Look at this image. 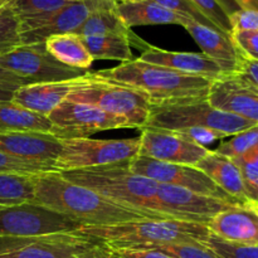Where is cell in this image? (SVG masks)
Returning a JSON list of instances; mask_svg holds the SVG:
<instances>
[{"mask_svg": "<svg viewBox=\"0 0 258 258\" xmlns=\"http://www.w3.org/2000/svg\"><path fill=\"white\" fill-rule=\"evenodd\" d=\"M232 32L236 30H251L258 32V12L256 10L239 9L234 14L229 15Z\"/></svg>", "mask_w": 258, "mask_h": 258, "instance_id": "cell-40", "label": "cell"}, {"mask_svg": "<svg viewBox=\"0 0 258 258\" xmlns=\"http://www.w3.org/2000/svg\"><path fill=\"white\" fill-rule=\"evenodd\" d=\"M208 101L214 108L258 125V90L238 73H227L212 82Z\"/></svg>", "mask_w": 258, "mask_h": 258, "instance_id": "cell-16", "label": "cell"}, {"mask_svg": "<svg viewBox=\"0 0 258 258\" xmlns=\"http://www.w3.org/2000/svg\"><path fill=\"white\" fill-rule=\"evenodd\" d=\"M0 82H5V83H12V85H17V86H25L29 85L24 78L19 77V76L14 75L10 71L5 70V68L0 67Z\"/></svg>", "mask_w": 258, "mask_h": 258, "instance_id": "cell-43", "label": "cell"}, {"mask_svg": "<svg viewBox=\"0 0 258 258\" xmlns=\"http://www.w3.org/2000/svg\"><path fill=\"white\" fill-rule=\"evenodd\" d=\"M199 170L208 175L222 190L236 199L241 204H248L252 202L247 193L241 169L232 159L221 155L214 150L208 154L196 165Z\"/></svg>", "mask_w": 258, "mask_h": 258, "instance_id": "cell-22", "label": "cell"}, {"mask_svg": "<svg viewBox=\"0 0 258 258\" xmlns=\"http://www.w3.org/2000/svg\"><path fill=\"white\" fill-rule=\"evenodd\" d=\"M140 138L96 140L82 138L62 140V150L54 163L57 171L98 168L130 161L139 155Z\"/></svg>", "mask_w": 258, "mask_h": 258, "instance_id": "cell-8", "label": "cell"}, {"mask_svg": "<svg viewBox=\"0 0 258 258\" xmlns=\"http://www.w3.org/2000/svg\"><path fill=\"white\" fill-rule=\"evenodd\" d=\"M33 184L34 203L72 217L82 226H111L140 219H160L72 183L63 178L59 171L33 175Z\"/></svg>", "mask_w": 258, "mask_h": 258, "instance_id": "cell-1", "label": "cell"}, {"mask_svg": "<svg viewBox=\"0 0 258 258\" xmlns=\"http://www.w3.org/2000/svg\"><path fill=\"white\" fill-rule=\"evenodd\" d=\"M116 12L130 29L140 25L178 24L183 27L188 20H193L173 10L166 9L153 0L133 4H116Z\"/></svg>", "mask_w": 258, "mask_h": 258, "instance_id": "cell-23", "label": "cell"}, {"mask_svg": "<svg viewBox=\"0 0 258 258\" xmlns=\"http://www.w3.org/2000/svg\"><path fill=\"white\" fill-rule=\"evenodd\" d=\"M112 253H113V252H112ZM111 258H117V257H116V256H115V254H113V256H112V257H111Z\"/></svg>", "mask_w": 258, "mask_h": 258, "instance_id": "cell-49", "label": "cell"}, {"mask_svg": "<svg viewBox=\"0 0 258 258\" xmlns=\"http://www.w3.org/2000/svg\"><path fill=\"white\" fill-rule=\"evenodd\" d=\"M57 171L53 165L49 164L34 163V161L23 160L0 153V173L3 174H18V175H39L44 173Z\"/></svg>", "mask_w": 258, "mask_h": 258, "instance_id": "cell-33", "label": "cell"}, {"mask_svg": "<svg viewBox=\"0 0 258 258\" xmlns=\"http://www.w3.org/2000/svg\"><path fill=\"white\" fill-rule=\"evenodd\" d=\"M153 2L158 3V4L163 5L164 8L169 10H173V12L178 13V14L184 15L186 18H190L194 22L199 23V24L207 25V27H211L213 29H217L201 12L196 8V5L190 2V0H153ZM218 30V29H217ZM221 32V30H219Z\"/></svg>", "mask_w": 258, "mask_h": 258, "instance_id": "cell-37", "label": "cell"}, {"mask_svg": "<svg viewBox=\"0 0 258 258\" xmlns=\"http://www.w3.org/2000/svg\"><path fill=\"white\" fill-rule=\"evenodd\" d=\"M19 87H20V86L12 85V83L0 82V103L13 101V96H14V92Z\"/></svg>", "mask_w": 258, "mask_h": 258, "instance_id": "cell-44", "label": "cell"}, {"mask_svg": "<svg viewBox=\"0 0 258 258\" xmlns=\"http://www.w3.org/2000/svg\"><path fill=\"white\" fill-rule=\"evenodd\" d=\"M62 150V140L49 133L8 131L0 133V153L23 160L54 166Z\"/></svg>", "mask_w": 258, "mask_h": 258, "instance_id": "cell-18", "label": "cell"}, {"mask_svg": "<svg viewBox=\"0 0 258 258\" xmlns=\"http://www.w3.org/2000/svg\"><path fill=\"white\" fill-rule=\"evenodd\" d=\"M209 149L191 143L175 131L141 128L139 156L164 161L196 166Z\"/></svg>", "mask_w": 258, "mask_h": 258, "instance_id": "cell-15", "label": "cell"}, {"mask_svg": "<svg viewBox=\"0 0 258 258\" xmlns=\"http://www.w3.org/2000/svg\"><path fill=\"white\" fill-rule=\"evenodd\" d=\"M81 38L95 60H120L123 63L134 59L130 38L123 35H90Z\"/></svg>", "mask_w": 258, "mask_h": 258, "instance_id": "cell-27", "label": "cell"}, {"mask_svg": "<svg viewBox=\"0 0 258 258\" xmlns=\"http://www.w3.org/2000/svg\"><path fill=\"white\" fill-rule=\"evenodd\" d=\"M116 4H133V3H140L145 2V0H113Z\"/></svg>", "mask_w": 258, "mask_h": 258, "instance_id": "cell-47", "label": "cell"}, {"mask_svg": "<svg viewBox=\"0 0 258 258\" xmlns=\"http://www.w3.org/2000/svg\"><path fill=\"white\" fill-rule=\"evenodd\" d=\"M190 2L217 29L231 37L232 27L229 15L224 12L217 0H190Z\"/></svg>", "mask_w": 258, "mask_h": 258, "instance_id": "cell-35", "label": "cell"}, {"mask_svg": "<svg viewBox=\"0 0 258 258\" xmlns=\"http://www.w3.org/2000/svg\"><path fill=\"white\" fill-rule=\"evenodd\" d=\"M22 45L20 19L10 0H0V55Z\"/></svg>", "mask_w": 258, "mask_h": 258, "instance_id": "cell-29", "label": "cell"}, {"mask_svg": "<svg viewBox=\"0 0 258 258\" xmlns=\"http://www.w3.org/2000/svg\"><path fill=\"white\" fill-rule=\"evenodd\" d=\"M175 133L180 134L183 138L188 139L189 141L197 144V145L203 146V148H207L208 145L213 144L214 141L228 138V136L224 135L223 133H219V131L212 130V128H207V127L184 128V130L175 131Z\"/></svg>", "mask_w": 258, "mask_h": 258, "instance_id": "cell-39", "label": "cell"}, {"mask_svg": "<svg viewBox=\"0 0 258 258\" xmlns=\"http://www.w3.org/2000/svg\"><path fill=\"white\" fill-rule=\"evenodd\" d=\"M117 258H174L163 251L154 248H141V247H121L111 248Z\"/></svg>", "mask_w": 258, "mask_h": 258, "instance_id": "cell-41", "label": "cell"}, {"mask_svg": "<svg viewBox=\"0 0 258 258\" xmlns=\"http://www.w3.org/2000/svg\"><path fill=\"white\" fill-rule=\"evenodd\" d=\"M128 168L133 173L151 179L158 184L179 186L194 193L221 199L227 203L241 204L228 196L226 191L222 190L208 175H206L196 166L164 163V161L138 155L128 161Z\"/></svg>", "mask_w": 258, "mask_h": 258, "instance_id": "cell-12", "label": "cell"}, {"mask_svg": "<svg viewBox=\"0 0 258 258\" xmlns=\"http://www.w3.org/2000/svg\"><path fill=\"white\" fill-rule=\"evenodd\" d=\"M50 133L59 140L90 138L91 135L116 128H134L126 118L112 115L96 106L64 101L48 115Z\"/></svg>", "mask_w": 258, "mask_h": 258, "instance_id": "cell-9", "label": "cell"}, {"mask_svg": "<svg viewBox=\"0 0 258 258\" xmlns=\"http://www.w3.org/2000/svg\"><path fill=\"white\" fill-rule=\"evenodd\" d=\"M78 231L103 242L110 248L166 242H206L211 236L207 224L178 219H140L111 226H82Z\"/></svg>", "mask_w": 258, "mask_h": 258, "instance_id": "cell-4", "label": "cell"}, {"mask_svg": "<svg viewBox=\"0 0 258 258\" xmlns=\"http://www.w3.org/2000/svg\"><path fill=\"white\" fill-rule=\"evenodd\" d=\"M113 0H80L42 17L20 20V40L23 45L44 43L49 37L76 33L92 13L113 8Z\"/></svg>", "mask_w": 258, "mask_h": 258, "instance_id": "cell-11", "label": "cell"}, {"mask_svg": "<svg viewBox=\"0 0 258 258\" xmlns=\"http://www.w3.org/2000/svg\"><path fill=\"white\" fill-rule=\"evenodd\" d=\"M97 80V72H88L85 76L72 78V80L25 85L15 91L13 96V102L33 112L48 116L60 103L67 101L73 91L91 85Z\"/></svg>", "mask_w": 258, "mask_h": 258, "instance_id": "cell-17", "label": "cell"}, {"mask_svg": "<svg viewBox=\"0 0 258 258\" xmlns=\"http://www.w3.org/2000/svg\"><path fill=\"white\" fill-rule=\"evenodd\" d=\"M76 34L80 37H90V35H123L130 38L133 45L141 47L148 43L143 42L140 37L135 34L130 28L125 25L120 15L116 12V5L108 9H101L92 13L82 25L77 29Z\"/></svg>", "mask_w": 258, "mask_h": 258, "instance_id": "cell-25", "label": "cell"}, {"mask_svg": "<svg viewBox=\"0 0 258 258\" xmlns=\"http://www.w3.org/2000/svg\"><path fill=\"white\" fill-rule=\"evenodd\" d=\"M233 161L241 169L249 199L258 202V146Z\"/></svg>", "mask_w": 258, "mask_h": 258, "instance_id": "cell-34", "label": "cell"}, {"mask_svg": "<svg viewBox=\"0 0 258 258\" xmlns=\"http://www.w3.org/2000/svg\"><path fill=\"white\" fill-rule=\"evenodd\" d=\"M112 249L80 231L0 238V258H111Z\"/></svg>", "mask_w": 258, "mask_h": 258, "instance_id": "cell-6", "label": "cell"}, {"mask_svg": "<svg viewBox=\"0 0 258 258\" xmlns=\"http://www.w3.org/2000/svg\"><path fill=\"white\" fill-rule=\"evenodd\" d=\"M236 73L246 78L258 90V60L242 54V57L239 58L238 64H237Z\"/></svg>", "mask_w": 258, "mask_h": 258, "instance_id": "cell-42", "label": "cell"}, {"mask_svg": "<svg viewBox=\"0 0 258 258\" xmlns=\"http://www.w3.org/2000/svg\"><path fill=\"white\" fill-rule=\"evenodd\" d=\"M258 146V125L248 130L239 133L234 135L231 140L223 141L218 148L216 149V153L221 155L227 156V158L238 159L243 156L244 154L249 153Z\"/></svg>", "mask_w": 258, "mask_h": 258, "instance_id": "cell-31", "label": "cell"}, {"mask_svg": "<svg viewBox=\"0 0 258 258\" xmlns=\"http://www.w3.org/2000/svg\"><path fill=\"white\" fill-rule=\"evenodd\" d=\"M204 243L219 258H258V246H238L224 242L211 233Z\"/></svg>", "mask_w": 258, "mask_h": 258, "instance_id": "cell-36", "label": "cell"}, {"mask_svg": "<svg viewBox=\"0 0 258 258\" xmlns=\"http://www.w3.org/2000/svg\"><path fill=\"white\" fill-rule=\"evenodd\" d=\"M249 204H251V206L253 207L254 211H256L257 213H258V202H249Z\"/></svg>", "mask_w": 258, "mask_h": 258, "instance_id": "cell-48", "label": "cell"}, {"mask_svg": "<svg viewBox=\"0 0 258 258\" xmlns=\"http://www.w3.org/2000/svg\"><path fill=\"white\" fill-rule=\"evenodd\" d=\"M241 9L256 10L258 12V0H234Z\"/></svg>", "mask_w": 258, "mask_h": 258, "instance_id": "cell-46", "label": "cell"}, {"mask_svg": "<svg viewBox=\"0 0 258 258\" xmlns=\"http://www.w3.org/2000/svg\"><path fill=\"white\" fill-rule=\"evenodd\" d=\"M139 59L150 64L170 68L183 75L201 76L213 81L227 75L226 71L216 60L203 53L171 52L149 44Z\"/></svg>", "mask_w": 258, "mask_h": 258, "instance_id": "cell-20", "label": "cell"}, {"mask_svg": "<svg viewBox=\"0 0 258 258\" xmlns=\"http://www.w3.org/2000/svg\"><path fill=\"white\" fill-rule=\"evenodd\" d=\"M231 39L242 54L258 60V32L236 30L232 32Z\"/></svg>", "mask_w": 258, "mask_h": 258, "instance_id": "cell-38", "label": "cell"}, {"mask_svg": "<svg viewBox=\"0 0 258 258\" xmlns=\"http://www.w3.org/2000/svg\"><path fill=\"white\" fill-rule=\"evenodd\" d=\"M253 126H257L253 121L217 110L209 103L208 98H199L193 101L151 105L145 127L168 131L207 127L223 133L227 136H234Z\"/></svg>", "mask_w": 258, "mask_h": 258, "instance_id": "cell-5", "label": "cell"}, {"mask_svg": "<svg viewBox=\"0 0 258 258\" xmlns=\"http://www.w3.org/2000/svg\"><path fill=\"white\" fill-rule=\"evenodd\" d=\"M81 227L82 224L72 217L58 213L34 202L0 206V238L77 231Z\"/></svg>", "mask_w": 258, "mask_h": 258, "instance_id": "cell-10", "label": "cell"}, {"mask_svg": "<svg viewBox=\"0 0 258 258\" xmlns=\"http://www.w3.org/2000/svg\"><path fill=\"white\" fill-rule=\"evenodd\" d=\"M44 45L49 54L68 67L88 71L95 60L83 44L82 38L76 33L53 35L45 40Z\"/></svg>", "mask_w": 258, "mask_h": 258, "instance_id": "cell-24", "label": "cell"}, {"mask_svg": "<svg viewBox=\"0 0 258 258\" xmlns=\"http://www.w3.org/2000/svg\"><path fill=\"white\" fill-rule=\"evenodd\" d=\"M73 2H80V0H73Z\"/></svg>", "mask_w": 258, "mask_h": 258, "instance_id": "cell-50", "label": "cell"}, {"mask_svg": "<svg viewBox=\"0 0 258 258\" xmlns=\"http://www.w3.org/2000/svg\"><path fill=\"white\" fill-rule=\"evenodd\" d=\"M20 20L42 17L60 9L73 0H10Z\"/></svg>", "mask_w": 258, "mask_h": 258, "instance_id": "cell-32", "label": "cell"}, {"mask_svg": "<svg viewBox=\"0 0 258 258\" xmlns=\"http://www.w3.org/2000/svg\"><path fill=\"white\" fill-rule=\"evenodd\" d=\"M52 123L48 116L39 115L18 103H0V133L8 131H35L50 133Z\"/></svg>", "mask_w": 258, "mask_h": 258, "instance_id": "cell-26", "label": "cell"}, {"mask_svg": "<svg viewBox=\"0 0 258 258\" xmlns=\"http://www.w3.org/2000/svg\"><path fill=\"white\" fill-rule=\"evenodd\" d=\"M217 2L219 3V5L223 8V10L228 15L234 14V13L238 12V10L241 9V8H239V5L237 4L234 0H217Z\"/></svg>", "mask_w": 258, "mask_h": 258, "instance_id": "cell-45", "label": "cell"}, {"mask_svg": "<svg viewBox=\"0 0 258 258\" xmlns=\"http://www.w3.org/2000/svg\"><path fill=\"white\" fill-rule=\"evenodd\" d=\"M98 75V73H97ZM70 101L96 106L112 115L126 118L134 128H144L150 115L151 101L146 93L98 75L91 85L73 91Z\"/></svg>", "mask_w": 258, "mask_h": 258, "instance_id": "cell-7", "label": "cell"}, {"mask_svg": "<svg viewBox=\"0 0 258 258\" xmlns=\"http://www.w3.org/2000/svg\"><path fill=\"white\" fill-rule=\"evenodd\" d=\"M34 202L33 175L0 173V206Z\"/></svg>", "mask_w": 258, "mask_h": 258, "instance_id": "cell-28", "label": "cell"}, {"mask_svg": "<svg viewBox=\"0 0 258 258\" xmlns=\"http://www.w3.org/2000/svg\"><path fill=\"white\" fill-rule=\"evenodd\" d=\"M158 202L160 213L168 218L207 226L219 212L237 206L168 184H158Z\"/></svg>", "mask_w": 258, "mask_h": 258, "instance_id": "cell-14", "label": "cell"}, {"mask_svg": "<svg viewBox=\"0 0 258 258\" xmlns=\"http://www.w3.org/2000/svg\"><path fill=\"white\" fill-rule=\"evenodd\" d=\"M213 236L238 246H258V213L251 204H237L219 212L208 223Z\"/></svg>", "mask_w": 258, "mask_h": 258, "instance_id": "cell-19", "label": "cell"}, {"mask_svg": "<svg viewBox=\"0 0 258 258\" xmlns=\"http://www.w3.org/2000/svg\"><path fill=\"white\" fill-rule=\"evenodd\" d=\"M0 67L32 83L55 82L72 80L88 73V71L68 67L55 59L45 49L44 43L19 45L0 55Z\"/></svg>", "mask_w": 258, "mask_h": 258, "instance_id": "cell-13", "label": "cell"}, {"mask_svg": "<svg viewBox=\"0 0 258 258\" xmlns=\"http://www.w3.org/2000/svg\"><path fill=\"white\" fill-rule=\"evenodd\" d=\"M131 247L159 249L174 258H219L204 242H166Z\"/></svg>", "mask_w": 258, "mask_h": 258, "instance_id": "cell-30", "label": "cell"}, {"mask_svg": "<svg viewBox=\"0 0 258 258\" xmlns=\"http://www.w3.org/2000/svg\"><path fill=\"white\" fill-rule=\"evenodd\" d=\"M59 174L67 180L97 191L116 203L138 209L155 218L171 219L160 213L158 183L133 173L128 168V161L98 168L59 171Z\"/></svg>", "mask_w": 258, "mask_h": 258, "instance_id": "cell-3", "label": "cell"}, {"mask_svg": "<svg viewBox=\"0 0 258 258\" xmlns=\"http://www.w3.org/2000/svg\"><path fill=\"white\" fill-rule=\"evenodd\" d=\"M183 28H185L186 32L201 47L203 54L216 60L226 71V73L236 72L242 53L239 52L229 35L207 25L199 24L194 20H188Z\"/></svg>", "mask_w": 258, "mask_h": 258, "instance_id": "cell-21", "label": "cell"}, {"mask_svg": "<svg viewBox=\"0 0 258 258\" xmlns=\"http://www.w3.org/2000/svg\"><path fill=\"white\" fill-rule=\"evenodd\" d=\"M98 75L113 82L130 86L149 96L151 105L208 98L213 80L150 64L139 58L112 68L98 71Z\"/></svg>", "mask_w": 258, "mask_h": 258, "instance_id": "cell-2", "label": "cell"}]
</instances>
